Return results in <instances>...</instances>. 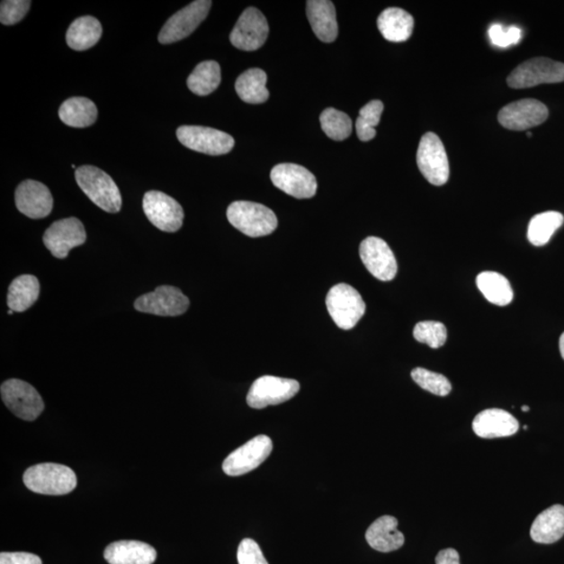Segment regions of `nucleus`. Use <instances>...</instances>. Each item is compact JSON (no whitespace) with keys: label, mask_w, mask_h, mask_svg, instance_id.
<instances>
[{"label":"nucleus","mask_w":564,"mask_h":564,"mask_svg":"<svg viewBox=\"0 0 564 564\" xmlns=\"http://www.w3.org/2000/svg\"><path fill=\"white\" fill-rule=\"evenodd\" d=\"M564 222L560 212L546 211L538 213L531 219L528 227L529 242L536 247L547 245L557 229H560Z\"/></svg>","instance_id":"obj_32"},{"label":"nucleus","mask_w":564,"mask_h":564,"mask_svg":"<svg viewBox=\"0 0 564 564\" xmlns=\"http://www.w3.org/2000/svg\"><path fill=\"white\" fill-rule=\"evenodd\" d=\"M380 34L391 42H405L412 36L414 18L403 9L389 8L378 19Z\"/></svg>","instance_id":"obj_25"},{"label":"nucleus","mask_w":564,"mask_h":564,"mask_svg":"<svg viewBox=\"0 0 564 564\" xmlns=\"http://www.w3.org/2000/svg\"><path fill=\"white\" fill-rule=\"evenodd\" d=\"M102 24L93 16H82L71 23L67 42L71 49L82 51L92 49L102 37Z\"/></svg>","instance_id":"obj_26"},{"label":"nucleus","mask_w":564,"mask_h":564,"mask_svg":"<svg viewBox=\"0 0 564 564\" xmlns=\"http://www.w3.org/2000/svg\"><path fill=\"white\" fill-rule=\"evenodd\" d=\"M436 564H460V556L455 549L440 551L436 557Z\"/></svg>","instance_id":"obj_41"},{"label":"nucleus","mask_w":564,"mask_h":564,"mask_svg":"<svg viewBox=\"0 0 564 564\" xmlns=\"http://www.w3.org/2000/svg\"><path fill=\"white\" fill-rule=\"evenodd\" d=\"M522 411L523 412H529L530 411V407L528 406H523Z\"/></svg>","instance_id":"obj_43"},{"label":"nucleus","mask_w":564,"mask_h":564,"mask_svg":"<svg viewBox=\"0 0 564 564\" xmlns=\"http://www.w3.org/2000/svg\"><path fill=\"white\" fill-rule=\"evenodd\" d=\"M307 15L315 35L322 42H334L338 37L339 28L336 22V8L328 0H309Z\"/></svg>","instance_id":"obj_23"},{"label":"nucleus","mask_w":564,"mask_h":564,"mask_svg":"<svg viewBox=\"0 0 564 564\" xmlns=\"http://www.w3.org/2000/svg\"><path fill=\"white\" fill-rule=\"evenodd\" d=\"M2 398L9 410L18 418L32 421L44 410L41 395L36 389L21 380H5L0 389Z\"/></svg>","instance_id":"obj_7"},{"label":"nucleus","mask_w":564,"mask_h":564,"mask_svg":"<svg viewBox=\"0 0 564 564\" xmlns=\"http://www.w3.org/2000/svg\"><path fill=\"white\" fill-rule=\"evenodd\" d=\"M548 116L549 110L544 103L526 99L506 105L498 113V121L504 128L512 131H526L543 124Z\"/></svg>","instance_id":"obj_16"},{"label":"nucleus","mask_w":564,"mask_h":564,"mask_svg":"<svg viewBox=\"0 0 564 564\" xmlns=\"http://www.w3.org/2000/svg\"><path fill=\"white\" fill-rule=\"evenodd\" d=\"M59 118L65 125L73 128H86L97 119L95 103L86 97H71L59 109Z\"/></svg>","instance_id":"obj_27"},{"label":"nucleus","mask_w":564,"mask_h":564,"mask_svg":"<svg viewBox=\"0 0 564 564\" xmlns=\"http://www.w3.org/2000/svg\"><path fill=\"white\" fill-rule=\"evenodd\" d=\"M178 140L190 150L219 157L229 153L235 147L232 136L219 130L201 127L183 126L177 130Z\"/></svg>","instance_id":"obj_9"},{"label":"nucleus","mask_w":564,"mask_h":564,"mask_svg":"<svg viewBox=\"0 0 564 564\" xmlns=\"http://www.w3.org/2000/svg\"><path fill=\"white\" fill-rule=\"evenodd\" d=\"M300 384L295 380L264 375L253 382L247 395V404L253 408H264L285 403L300 392Z\"/></svg>","instance_id":"obj_8"},{"label":"nucleus","mask_w":564,"mask_h":564,"mask_svg":"<svg viewBox=\"0 0 564 564\" xmlns=\"http://www.w3.org/2000/svg\"><path fill=\"white\" fill-rule=\"evenodd\" d=\"M477 285L481 293L492 304L508 306L514 300V291L507 278L497 272H482L477 277Z\"/></svg>","instance_id":"obj_30"},{"label":"nucleus","mask_w":564,"mask_h":564,"mask_svg":"<svg viewBox=\"0 0 564 564\" xmlns=\"http://www.w3.org/2000/svg\"><path fill=\"white\" fill-rule=\"evenodd\" d=\"M19 211L31 219H43L53 210L54 199L48 186L35 180H25L15 192Z\"/></svg>","instance_id":"obj_19"},{"label":"nucleus","mask_w":564,"mask_h":564,"mask_svg":"<svg viewBox=\"0 0 564 564\" xmlns=\"http://www.w3.org/2000/svg\"><path fill=\"white\" fill-rule=\"evenodd\" d=\"M267 75L259 68L246 70L236 82L237 94L241 100L248 103H263L270 96L267 87Z\"/></svg>","instance_id":"obj_29"},{"label":"nucleus","mask_w":564,"mask_h":564,"mask_svg":"<svg viewBox=\"0 0 564 564\" xmlns=\"http://www.w3.org/2000/svg\"><path fill=\"white\" fill-rule=\"evenodd\" d=\"M86 231L80 219L68 218L57 220L45 231L43 243L57 258H67L71 249L86 242Z\"/></svg>","instance_id":"obj_15"},{"label":"nucleus","mask_w":564,"mask_h":564,"mask_svg":"<svg viewBox=\"0 0 564 564\" xmlns=\"http://www.w3.org/2000/svg\"><path fill=\"white\" fill-rule=\"evenodd\" d=\"M0 564H42L40 557L25 552H3L0 554Z\"/></svg>","instance_id":"obj_40"},{"label":"nucleus","mask_w":564,"mask_h":564,"mask_svg":"<svg viewBox=\"0 0 564 564\" xmlns=\"http://www.w3.org/2000/svg\"><path fill=\"white\" fill-rule=\"evenodd\" d=\"M269 35V24L256 8L246 9L230 34L233 47L245 51L261 49Z\"/></svg>","instance_id":"obj_14"},{"label":"nucleus","mask_w":564,"mask_h":564,"mask_svg":"<svg viewBox=\"0 0 564 564\" xmlns=\"http://www.w3.org/2000/svg\"><path fill=\"white\" fill-rule=\"evenodd\" d=\"M23 482L39 495L64 496L76 488V476L67 466L42 463L31 466L23 475Z\"/></svg>","instance_id":"obj_2"},{"label":"nucleus","mask_w":564,"mask_h":564,"mask_svg":"<svg viewBox=\"0 0 564 564\" xmlns=\"http://www.w3.org/2000/svg\"><path fill=\"white\" fill-rule=\"evenodd\" d=\"M398 521L390 515L380 516L366 533V541L375 551L393 552L404 546L405 536L398 530Z\"/></svg>","instance_id":"obj_21"},{"label":"nucleus","mask_w":564,"mask_h":564,"mask_svg":"<svg viewBox=\"0 0 564 564\" xmlns=\"http://www.w3.org/2000/svg\"><path fill=\"white\" fill-rule=\"evenodd\" d=\"M13 313H14V312H13V310H12V309H9L8 314H9V315H12Z\"/></svg>","instance_id":"obj_44"},{"label":"nucleus","mask_w":564,"mask_h":564,"mask_svg":"<svg viewBox=\"0 0 564 564\" xmlns=\"http://www.w3.org/2000/svg\"><path fill=\"white\" fill-rule=\"evenodd\" d=\"M562 82H564V63L548 58H534L518 65L507 79L508 85L514 89Z\"/></svg>","instance_id":"obj_5"},{"label":"nucleus","mask_w":564,"mask_h":564,"mask_svg":"<svg viewBox=\"0 0 564 564\" xmlns=\"http://www.w3.org/2000/svg\"><path fill=\"white\" fill-rule=\"evenodd\" d=\"M416 159L421 174L431 184L441 186L447 183L450 178L449 158L438 135L429 132L421 138Z\"/></svg>","instance_id":"obj_6"},{"label":"nucleus","mask_w":564,"mask_h":564,"mask_svg":"<svg viewBox=\"0 0 564 564\" xmlns=\"http://www.w3.org/2000/svg\"><path fill=\"white\" fill-rule=\"evenodd\" d=\"M360 256L366 269L379 281L390 282L397 276V258L384 239L365 238L360 246Z\"/></svg>","instance_id":"obj_18"},{"label":"nucleus","mask_w":564,"mask_h":564,"mask_svg":"<svg viewBox=\"0 0 564 564\" xmlns=\"http://www.w3.org/2000/svg\"><path fill=\"white\" fill-rule=\"evenodd\" d=\"M321 127L329 139L345 140L353 132V121L349 116L335 108L324 110L320 116Z\"/></svg>","instance_id":"obj_33"},{"label":"nucleus","mask_w":564,"mask_h":564,"mask_svg":"<svg viewBox=\"0 0 564 564\" xmlns=\"http://www.w3.org/2000/svg\"><path fill=\"white\" fill-rule=\"evenodd\" d=\"M134 307L141 313L177 317L184 315L190 308V300L179 289L162 285L152 293L138 298Z\"/></svg>","instance_id":"obj_13"},{"label":"nucleus","mask_w":564,"mask_h":564,"mask_svg":"<svg viewBox=\"0 0 564 564\" xmlns=\"http://www.w3.org/2000/svg\"><path fill=\"white\" fill-rule=\"evenodd\" d=\"M227 218L235 228L250 237L269 236L278 225L275 213L267 206L249 201H237L230 204Z\"/></svg>","instance_id":"obj_3"},{"label":"nucleus","mask_w":564,"mask_h":564,"mask_svg":"<svg viewBox=\"0 0 564 564\" xmlns=\"http://www.w3.org/2000/svg\"><path fill=\"white\" fill-rule=\"evenodd\" d=\"M413 336L424 345L431 348L437 349L445 345L447 339V329L443 323L436 321H423L415 326Z\"/></svg>","instance_id":"obj_36"},{"label":"nucleus","mask_w":564,"mask_h":564,"mask_svg":"<svg viewBox=\"0 0 564 564\" xmlns=\"http://www.w3.org/2000/svg\"><path fill=\"white\" fill-rule=\"evenodd\" d=\"M220 67L216 61H204L197 65L187 79V86L191 92L200 96H206L219 86Z\"/></svg>","instance_id":"obj_31"},{"label":"nucleus","mask_w":564,"mask_h":564,"mask_svg":"<svg viewBox=\"0 0 564 564\" xmlns=\"http://www.w3.org/2000/svg\"><path fill=\"white\" fill-rule=\"evenodd\" d=\"M273 451L270 437L259 435L248 441L225 459L223 470L227 476L246 475L262 465Z\"/></svg>","instance_id":"obj_10"},{"label":"nucleus","mask_w":564,"mask_h":564,"mask_svg":"<svg viewBox=\"0 0 564 564\" xmlns=\"http://www.w3.org/2000/svg\"><path fill=\"white\" fill-rule=\"evenodd\" d=\"M210 0H197L174 14L161 29L158 40L161 44H171L190 36L209 15Z\"/></svg>","instance_id":"obj_11"},{"label":"nucleus","mask_w":564,"mask_h":564,"mask_svg":"<svg viewBox=\"0 0 564 564\" xmlns=\"http://www.w3.org/2000/svg\"><path fill=\"white\" fill-rule=\"evenodd\" d=\"M142 206L148 220L159 230L176 232L183 227L184 219L183 207L165 192H148Z\"/></svg>","instance_id":"obj_12"},{"label":"nucleus","mask_w":564,"mask_h":564,"mask_svg":"<svg viewBox=\"0 0 564 564\" xmlns=\"http://www.w3.org/2000/svg\"><path fill=\"white\" fill-rule=\"evenodd\" d=\"M272 183L285 193L296 199L313 198L317 192V180L306 167L282 164L271 172Z\"/></svg>","instance_id":"obj_17"},{"label":"nucleus","mask_w":564,"mask_h":564,"mask_svg":"<svg viewBox=\"0 0 564 564\" xmlns=\"http://www.w3.org/2000/svg\"><path fill=\"white\" fill-rule=\"evenodd\" d=\"M530 535L537 543L550 544L564 535V506L554 505L535 518Z\"/></svg>","instance_id":"obj_24"},{"label":"nucleus","mask_w":564,"mask_h":564,"mask_svg":"<svg viewBox=\"0 0 564 564\" xmlns=\"http://www.w3.org/2000/svg\"><path fill=\"white\" fill-rule=\"evenodd\" d=\"M489 38L492 44L497 48H508L520 42L522 31L517 27L505 28L501 23L492 24L489 31Z\"/></svg>","instance_id":"obj_38"},{"label":"nucleus","mask_w":564,"mask_h":564,"mask_svg":"<svg viewBox=\"0 0 564 564\" xmlns=\"http://www.w3.org/2000/svg\"><path fill=\"white\" fill-rule=\"evenodd\" d=\"M327 308L330 317L341 329H353L366 312V303L358 291L346 283L329 290Z\"/></svg>","instance_id":"obj_4"},{"label":"nucleus","mask_w":564,"mask_h":564,"mask_svg":"<svg viewBox=\"0 0 564 564\" xmlns=\"http://www.w3.org/2000/svg\"><path fill=\"white\" fill-rule=\"evenodd\" d=\"M77 185L93 202L109 213L121 210V194L113 179L99 167L83 166L76 170Z\"/></svg>","instance_id":"obj_1"},{"label":"nucleus","mask_w":564,"mask_h":564,"mask_svg":"<svg viewBox=\"0 0 564 564\" xmlns=\"http://www.w3.org/2000/svg\"><path fill=\"white\" fill-rule=\"evenodd\" d=\"M412 379L424 390L438 397H447L452 391V384L444 375L427 371L425 368H415L412 371Z\"/></svg>","instance_id":"obj_35"},{"label":"nucleus","mask_w":564,"mask_h":564,"mask_svg":"<svg viewBox=\"0 0 564 564\" xmlns=\"http://www.w3.org/2000/svg\"><path fill=\"white\" fill-rule=\"evenodd\" d=\"M29 0H5L0 5V22L4 25L22 22L31 8Z\"/></svg>","instance_id":"obj_37"},{"label":"nucleus","mask_w":564,"mask_h":564,"mask_svg":"<svg viewBox=\"0 0 564 564\" xmlns=\"http://www.w3.org/2000/svg\"><path fill=\"white\" fill-rule=\"evenodd\" d=\"M520 429V424L509 412L502 408H488L479 413L472 421V430L484 439L514 436Z\"/></svg>","instance_id":"obj_20"},{"label":"nucleus","mask_w":564,"mask_h":564,"mask_svg":"<svg viewBox=\"0 0 564 564\" xmlns=\"http://www.w3.org/2000/svg\"><path fill=\"white\" fill-rule=\"evenodd\" d=\"M103 557L110 564H153L157 552L146 542L121 541L110 543Z\"/></svg>","instance_id":"obj_22"},{"label":"nucleus","mask_w":564,"mask_h":564,"mask_svg":"<svg viewBox=\"0 0 564 564\" xmlns=\"http://www.w3.org/2000/svg\"><path fill=\"white\" fill-rule=\"evenodd\" d=\"M238 564H269L264 559L258 543L250 538H245L237 549Z\"/></svg>","instance_id":"obj_39"},{"label":"nucleus","mask_w":564,"mask_h":564,"mask_svg":"<svg viewBox=\"0 0 564 564\" xmlns=\"http://www.w3.org/2000/svg\"><path fill=\"white\" fill-rule=\"evenodd\" d=\"M560 354L562 355V358L564 360V333L561 335L560 336Z\"/></svg>","instance_id":"obj_42"},{"label":"nucleus","mask_w":564,"mask_h":564,"mask_svg":"<svg viewBox=\"0 0 564 564\" xmlns=\"http://www.w3.org/2000/svg\"><path fill=\"white\" fill-rule=\"evenodd\" d=\"M382 112H384V103L379 100L369 102L360 110L355 128L361 141H371L375 138V127L380 124Z\"/></svg>","instance_id":"obj_34"},{"label":"nucleus","mask_w":564,"mask_h":564,"mask_svg":"<svg viewBox=\"0 0 564 564\" xmlns=\"http://www.w3.org/2000/svg\"><path fill=\"white\" fill-rule=\"evenodd\" d=\"M39 294H40V283L36 276H19L10 284L8 306L13 312H24L38 300Z\"/></svg>","instance_id":"obj_28"}]
</instances>
